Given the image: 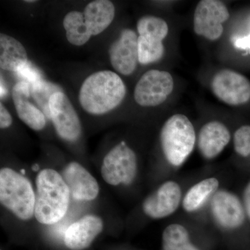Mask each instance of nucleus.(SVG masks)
<instances>
[{
  "instance_id": "obj_1",
  "label": "nucleus",
  "mask_w": 250,
  "mask_h": 250,
  "mask_svg": "<svg viewBox=\"0 0 250 250\" xmlns=\"http://www.w3.org/2000/svg\"><path fill=\"white\" fill-rule=\"evenodd\" d=\"M34 215L43 225L58 223L68 209L70 191L61 174L52 169H44L36 179Z\"/></svg>"
},
{
  "instance_id": "obj_2",
  "label": "nucleus",
  "mask_w": 250,
  "mask_h": 250,
  "mask_svg": "<svg viewBox=\"0 0 250 250\" xmlns=\"http://www.w3.org/2000/svg\"><path fill=\"white\" fill-rule=\"evenodd\" d=\"M126 86L119 75L110 70L92 74L80 88V103L85 111L103 115L114 109L124 100Z\"/></svg>"
},
{
  "instance_id": "obj_3",
  "label": "nucleus",
  "mask_w": 250,
  "mask_h": 250,
  "mask_svg": "<svg viewBox=\"0 0 250 250\" xmlns=\"http://www.w3.org/2000/svg\"><path fill=\"white\" fill-rule=\"evenodd\" d=\"M160 139L163 152L169 164L180 166L193 150L196 134L187 116L174 114L164 123Z\"/></svg>"
},
{
  "instance_id": "obj_4",
  "label": "nucleus",
  "mask_w": 250,
  "mask_h": 250,
  "mask_svg": "<svg viewBox=\"0 0 250 250\" xmlns=\"http://www.w3.org/2000/svg\"><path fill=\"white\" fill-rule=\"evenodd\" d=\"M0 202L21 220H29L34 215L36 195L30 182L9 167L0 171Z\"/></svg>"
},
{
  "instance_id": "obj_5",
  "label": "nucleus",
  "mask_w": 250,
  "mask_h": 250,
  "mask_svg": "<svg viewBox=\"0 0 250 250\" xmlns=\"http://www.w3.org/2000/svg\"><path fill=\"white\" fill-rule=\"evenodd\" d=\"M139 62L147 65L159 62L165 54L163 41L169 32L168 24L163 18L146 16L137 22Z\"/></svg>"
},
{
  "instance_id": "obj_6",
  "label": "nucleus",
  "mask_w": 250,
  "mask_h": 250,
  "mask_svg": "<svg viewBox=\"0 0 250 250\" xmlns=\"http://www.w3.org/2000/svg\"><path fill=\"white\" fill-rule=\"evenodd\" d=\"M101 173L104 180L110 185H129L137 174L136 154L124 141L120 143L105 156Z\"/></svg>"
},
{
  "instance_id": "obj_7",
  "label": "nucleus",
  "mask_w": 250,
  "mask_h": 250,
  "mask_svg": "<svg viewBox=\"0 0 250 250\" xmlns=\"http://www.w3.org/2000/svg\"><path fill=\"white\" fill-rule=\"evenodd\" d=\"M174 86L173 77L168 72L149 70L143 74L135 86V101L144 107L159 106L167 100Z\"/></svg>"
},
{
  "instance_id": "obj_8",
  "label": "nucleus",
  "mask_w": 250,
  "mask_h": 250,
  "mask_svg": "<svg viewBox=\"0 0 250 250\" xmlns=\"http://www.w3.org/2000/svg\"><path fill=\"white\" fill-rule=\"evenodd\" d=\"M229 16L228 7L223 1L202 0L197 4L194 13V31L207 40H218L224 32L223 24Z\"/></svg>"
},
{
  "instance_id": "obj_9",
  "label": "nucleus",
  "mask_w": 250,
  "mask_h": 250,
  "mask_svg": "<svg viewBox=\"0 0 250 250\" xmlns=\"http://www.w3.org/2000/svg\"><path fill=\"white\" fill-rule=\"evenodd\" d=\"M211 89L217 98L229 106H241L250 100V81L229 69L215 74L212 79Z\"/></svg>"
},
{
  "instance_id": "obj_10",
  "label": "nucleus",
  "mask_w": 250,
  "mask_h": 250,
  "mask_svg": "<svg viewBox=\"0 0 250 250\" xmlns=\"http://www.w3.org/2000/svg\"><path fill=\"white\" fill-rule=\"evenodd\" d=\"M50 119L62 139L75 142L82 134V125L70 100L62 92H57L49 100Z\"/></svg>"
},
{
  "instance_id": "obj_11",
  "label": "nucleus",
  "mask_w": 250,
  "mask_h": 250,
  "mask_svg": "<svg viewBox=\"0 0 250 250\" xmlns=\"http://www.w3.org/2000/svg\"><path fill=\"white\" fill-rule=\"evenodd\" d=\"M138 38L132 29H124L110 47L108 54L112 66L122 75H131L137 67L139 62Z\"/></svg>"
},
{
  "instance_id": "obj_12",
  "label": "nucleus",
  "mask_w": 250,
  "mask_h": 250,
  "mask_svg": "<svg viewBox=\"0 0 250 250\" xmlns=\"http://www.w3.org/2000/svg\"><path fill=\"white\" fill-rule=\"evenodd\" d=\"M181 199L182 190L179 184L169 181L163 184L145 200L143 211L152 218H166L177 209Z\"/></svg>"
},
{
  "instance_id": "obj_13",
  "label": "nucleus",
  "mask_w": 250,
  "mask_h": 250,
  "mask_svg": "<svg viewBox=\"0 0 250 250\" xmlns=\"http://www.w3.org/2000/svg\"><path fill=\"white\" fill-rule=\"evenodd\" d=\"M212 214L220 226L228 229L240 228L246 214L241 201L231 192L220 190L215 192L210 202Z\"/></svg>"
},
{
  "instance_id": "obj_14",
  "label": "nucleus",
  "mask_w": 250,
  "mask_h": 250,
  "mask_svg": "<svg viewBox=\"0 0 250 250\" xmlns=\"http://www.w3.org/2000/svg\"><path fill=\"white\" fill-rule=\"evenodd\" d=\"M62 178L70 195L80 201H92L98 197L99 185L88 170L77 162H71L62 171Z\"/></svg>"
},
{
  "instance_id": "obj_15",
  "label": "nucleus",
  "mask_w": 250,
  "mask_h": 250,
  "mask_svg": "<svg viewBox=\"0 0 250 250\" xmlns=\"http://www.w3.org/2000/svg\"><path fill=\"white\" fill-rule=\"evenodd\" d=\"M101 218L95 215H85L70 225L64 233V243L71 250H83L91 245L103 231Z\"/></svg>"
},
{
  "instance_id": "obj_16",
  "label": "nucleus",
  "mask_w": 250,
  "mask_h": 250,
  "mask_svg": "<svg viewBox=\"0 0 250 250\" xmlns=\"http://www.w3.org/2000/svg\"><path fill=\"white\" fill-rule=\"evenodd\" d=\"M230 140L231 134L226 125L219 121H210L200 129L197 146L204 158L212 159L223 152Z\"/></svg>"
},
{
  "instance_id": "obj_17",
  "label": "nucleus",
  "mask_w": 250,
  "mask_h": 250,
  "mask_svg": "<svg viewBox=\"0 0 250 250\" xmlns=\"http://www.w3.org/2000/svg\"><path fill=\"white\" fill-rule=\"evenodd\" d=\"M30 85L25 81L18 82L12 90V98L20 119L35 131L45 127L46 117L41 110L29 103Z\"/></svg>"
},
{
  "instance_id": "obj_18",
  "label": "nucleus",
  "mask_w": 250,
  "mask_h": 250,
  "mask_svg": "<svg viewBox=\"0 0 250 250\" xmlns=\"http://www.w3.org/2000/svg\"><path fill=\"white\" fill-rule=\"evenodd\" d=\"M115 11L114 5L108 0H96L85 6L83 14L91 36L101 34L111 24Z\"/></svg>"
},
{
  "instance_id": "obj_19",
  "label": "nucleus",
  "mask_w": 250,
  "mask_h": 250,
  "mask_svg": "<svg viewBox=\"0 0 250 250\" xmlns=\"http://www.w3.org/2000/svg\"><path fill=\"white\" fill-rule=\"evenodd\" d=\"M24 46L11 36L0 34V67L2 70L17 72L27 63Z\"/></svg>"
},
{
  "instance_id": "obj_20",
  "label": "nucleus",
  "mask_w": 250,
  "mask_h": 250,
  "mask_svg": "<svg viewBox=\"0 0 250 250\" xmlns=\"http://www.w3.org/2000/svg\"><path fill=\"white\" fill-rule=\"evenodd\" d=\"M219 182L215 178L202 180L190 188L183 200L182 205L187 212H194L200 209L205 202L218 190Z\"/></svg>"
},
{
  "instance_id": "obj_21",
  "label": "nucleus",
  "mask_w": 250,
  "mask_h": 250,
  "mask_svg": "<svg viewBox=\"0 0 250 250\" xmlns=\"http://www.w3.org/2000/svg\"><path fill=\"white\" fill-rule=\"evenodd\" d=\"M63 27L66 31L67 41L72 45H84L92 36L85 24L83 13L79 11H71L65 16Z\"/></svg>"
},
{
  "instance_id": "obj_22",
  "label": "nucleus",
  "mask_w": 250,
  "mask_h": 250,
  "mask_svg": "<svg viewBox=\"0 0 250 250\" xmlns=\"http://www.w3.org/2000/svg\"><path fill=\"white\" fill-rule=\"evenodd\" d=\"M164 250H199L190 241L187 229L179 224L169 225L163 233Z\"/></svg>"
},
{
  "instance_id": "obj_23",
  "label": "nucleus",
  "mask_w": 250,
  "mask_h": 250,
  "mask_svg": "<svg viewBox=\"0 0 250 250\" xmlns=\"http://www.w3.org/2000/svg\"><path fill=\"white\" fill-rule=\"evenodd\" d=\"M29 85L31 96L42 110L45 117L50 119L49 100L54 93L62 92V88L59 85L43 80L38 81Z\"/></svg>"
},
{
  "instance_id": "obj_24",
  "label": "nucleus",
  "mask_w": 250,
  "mask_h": 250,
  "mask_svg": "<svg viewBox=\"0 0 250 250\" xmlns=\"http://www.w3.org/2000/svg\"><path fill=\"white\" fill-rule=\"evenodd\" d=\"M233 146L238 155L250 156V125H243L236 130L233 136Z\"/></svg>"
},
{
  "instance_id": "obj_25",
  "label": "nucleus",
  "mask_w": 250,
  "mask_h": 250,
  "mask_svg": "<svg viewBox=\"0 0 250 250\" xmlns=\"http://www.w3.org/2000/svg\"><path fill=\"white\" fill-rule=\"evenodd\" d=\"M16 72L20 77H22L27 81V83H29V84L42 80L40 72L39 70H36L35 67L33 66L32 63L29 62H28L25 65L21 67Z\"/></svg>"
},
{
  "instance_id": "obj_26",
  "label": "nucleus",
  "mask_w": 250,
  "mask_h": 250,
  "mask_svg": "<svg viewBox=\"0 0 250 250\" xmlns=\"http://www.w3.org/2000/svg\"><path fill=\"white\" fill-rule=\"evenodd\" d=\"M13 123L12 117L6 110L2 103H0V127L6 129L9 127Z\"/></svg>"
},
{
  "instance_id": "obj_27",
  "label": "nucleus",
  "mask_w": 250,
  "mask_h": 250,
  "mask_svg": "<svg viewBox=\"0 0 250 250\" xmlns=\"http://www.w3.org/2000/svg\"><path fill=\"white\" fill-rule=\"evenodd\" d=\"M243 199H244L245 207H246L247 213L250 218V182L245 189Z\"/></svg>"
},
{
  "instance_id": "obj_28",
  "label": "nucleus",
  "mask_w": 250,
  "mask_h": 250,
  "mask_svg": "<svg viewBox=\"0 0 250 250\" xmlns=\"http://www.w3.org/2000/svg\"><path fill=\"white\" fill-rule=\"evenodd\" d=\"M33 170H34V171H37L38 170H39V166L38 165H34V166H33Z\"/></svg>"
},
{
  "instance_id": "obj_29",
  "label": "nucleus",
  "mask_w": 250,
  "mask_h": 250,
  "mask_svg": "<svg viewBox=\"0 0 250 250\" xmlns=\"http://www.w3.org/2000/svg\"><path fill=\"white\" fill-rule=\"evenodd\" d=\"M25 2L32 3L36 2V1H32V0H29V1H25Z\"/></svg>"
}]
</instances>
